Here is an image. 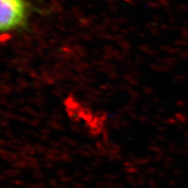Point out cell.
I'll return each mask as SVG.
<instances>
[{
    "label": "cell",
    "mask_w": 188,
    "mask_h": 188,
    "mask_svg": "<svg viewBox=\"0 0 188 188\" xmlns=\"http://www.w3.org/2000/svg\"><path fill=\"white\" fill-rule=\"evenodd\" d=\"M67 112L72 120L80 125L92 138H105L107 133V120L106 117L94 111H90L81 104L68 106Z\"/></svg>",
    "instance_id": "2"
},
{
    "label": "cell",
    "mask_w": 188,
    "mask_h": 188,
    "mask_svg": "<svg viewBox=\"0 0 188 188\" xmlns=\"http://www.w3.org/2000/svg\"><path fill=\"white\" fill-rule=\"evenodd\" d=\"M39 1H41V0H39Z\"/></svg>",
    "instance_id": "3"
},
{
    "label": "cell",
    "mask_w": 188,
    "mask_h": 188,
    "mask_svg": "<svg viewBox=\"0 0 188 188\" xmlns=\"http://www.w3.org/2000/svg\"><path fill=\"white\" fill-rule=\"evenodd\" d=\"M32 11L28 0H0V36L27 29Z\"/></svg>",
    "instance_id": "1"
}]
</instances>
